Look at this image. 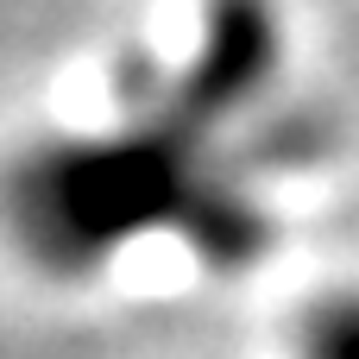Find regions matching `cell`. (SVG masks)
Wrapping results in <instances>:
<instances>
[{
  "mask_svg": "<svg viewBox=\"0 0 359 359\" xmlns=\"http://www.w3.org/2000/svg\"><path fill=\"white\" fill-rule=\"evenodd\" d=\"M6 227L38 271L88 278L120 246L151 233H189L202 259H240L252 246V208L183 139H63L19 158L6 183Z\"/></svg>",
  "mask_w": 359,
  "mask_h": 359,
  "instance_id": "6da1fadb",
  "label": "cell"
},
{
  "mask_svg": "<svg viewBox=\"0 0 359 359\" xmlns=\"http://www.w3.org/2000/svg\"><path fill=\"white\" fill-rule=\"evenodd\" d=\"M303 359H359V290H334L303 322Z\"/></svg>",
  "mask_w": 359,
  "mask_h": 359,
  "instance_id": "7a4b0ae2",
  "label": "cell"
}]
</instances>
